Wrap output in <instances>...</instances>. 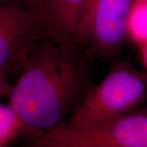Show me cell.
Listing matches in <instances>:
<instances>
[{
	"mask_svg": "<svg viewBox=\"0 0 147 147\" xmlns=\"http://www.w3.org/2000/svg\"><path fill=\"white\" fill-rule=\"evenodd\" d=\"M75 47L49 38L39 39L11 87L8 103L26 132L34 137L62 125L91 88Z\"/></svg>",
	"mask_w": 147,
	"mask_h": 147,
	"instance_id": "cell-1",
	"label": "cell"
},
{
	"mask_svg": "<svg viewBox=\"0 0 147 147\" xmlns=\"http://www.w3.org/2000/svg\"><path fill=\"white\" fill-rule=\"evenodd\" d=\"M146 101V72L119 60L84 95L63 125L73 128L96 126L132 112Z\"/></svg>",
	"mask_w": 147,
	"mask_h": 147,
	"instance_id": "cell-2",
	"label": "cell"
},
{
	"mask_svg": "<svg viewBox=\"0 0 147 147\" xmlns=\"http://www.w3.org/2000/svg\"><path fill=\"white\" fill-rule=\"evenodd\" d=\"M29 147H147V109L85 128L62 124L34 137Z\"/></svg>",
	"mask_w": 147,
	"mask_h": 147,
	"instance_id": "cell-3",
	"label": "cell"
},
{
	"mask_svg": "<svg viewBox=\"0 0 147 147\" xmlns=\"http://www.w3.org/2000/svg\"><path fill=\"white\" fill-rule=\"evenodd\" d=\"M137 1L91 0L79 25L76 45L103 61L120 60Z\"/></svg>",
	"mask_w": 147,
	"mask_h": 147,
	"instance_id": "cell-4",
	"label": "cell"
},
{
	"mask_svg": "<svg viewBox=\"0 0 147 147\" xmlns=\"http://www.w3.org/2000/svg\"><path fill=\"white\" fill-rule=\"evenodd\" d=\"M43 34L36 14L22 2L0 3V71L21 69L28 53Z\"/></svg>",
	"mask_w": 147,
	"mask_h": 147,
	"instance_id": "cell-5",
	"label": "cell"
},
{
	"mask_svg": "<svg viewBox=\"0 0 147 147\" xmlns=\"http://www.w3.org/2000/svg\"><path fill=\"white\" fill-rule=\"evenodd\" d=\"M21 1L36 14L47 38L77 46V32L91 0Z\"/></svg>",
	"mask_w": 147,
	"mask_h": 147,
	"instance_id": "cell-6",
	"label": "cell"
},
{
	"mask_svg": "<svg viewBox=\"0 0 147 147\" xmlns=\"http://www.w3.org/2000/svg\"><path fill=\"white\" fill-rule=\"evenodd\" d=\"M26 129L9 103L0 101V147H7Z\"/></svg>",
	"mask_w": 147,
	"mask_h": 147,
	"instance_id": "cell-7",
	"label": "cell"
},
{
	"mask_svg": "<svg viewBox=\"0 0 147 147\" xmlns=\"http://www.w3.org/2000/svg\"><path fill=\"white\" fill-rule=\"evenodd\" d=\"M11 87V84L8 81V74L0 71V98L8 96Z\"/></svg>",
	"mask_w": 147,
	"mask_h": 147,
	"instance_id": "cell-8",
	"label": "cell"
},
{
	"mask_svg": "<svg viewBox=\"0 0 147 147\" xmlns=\"http://www.w3.org/2000/svg\"><path fill=\"white\" fill-rule=\"evenodd\" d=\"M142 45V61L145 64V65L146 66L147 68V42H144Z\"/></svg>",
	"mask_w": 147,
	"mask_h": 147,
	"instance_id": "cell-9",
	"label": "cell"
},
{
	"mask_svg": "<svg viewBox=\"0 0 147 147\" xmlns=\"http://www.w3.org/2000/svg\"><path fill=\"white\" fill-rule=\"evenodd\" d=\"M11 1H14V0H0V3H7V2H11Z\"/></svg>",
	"mask_w": 147,
	"mask_h": 147,
	"instance_id": "cell-10",
	"label": "cell"
},
{
	"mask_svg": "<svg viewBox=\"0 0 147 147\" xmlns=\"http://www.w3.org/2000/svg\"><path fill=\"white\" fill-rule=\"evenodd\" d=\"M143 1H144L145 3H147V0H143Z\"/></svg>",
	"mask_w": 147,
	"mask_h": 147,
	"instance_id": "cell-11",
	"label": "cell"
}]
</instances>
